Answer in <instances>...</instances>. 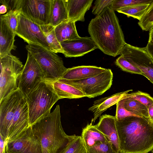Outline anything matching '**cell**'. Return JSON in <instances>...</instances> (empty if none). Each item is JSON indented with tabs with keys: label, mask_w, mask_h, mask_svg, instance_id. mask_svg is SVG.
<instances>
[{
	"label": "cell",
	"mask_w": 153,
	"mask_h": 153,
	"mask_svg": "<svg viewBox=\"0 0 153 153\" xmlns=\"http://www.w3.org/2000/svg\"><path fill=\"white\" fill-rule=\"evenodd\" d=\"M44 78V74L39 65L31 54L27 52V60L19 79V88L25 96Z\"/></svg>",
	"instance_id": "30bf717a"
},
{
	"label": "cell",
	"mask_w": 153,
	"mask_h": 153,
	"mask_svg": "<svg viewBox=\"0 0 153 153\" xmlns=\"http://www.w3.org/2000/svg\"><path fill=\"white\" fill-rule=\"evenodd\" d=\"M68 13V20L76 22H83L86 12L91 6L93 0H64Z\"/></svg>",
	"instance_id": "e0dca14e"
},
{
	"label": "cell",
	"mask_w": 153,
	"mask_h": 153,
	"mask_svg": "<svg viewBox=\"0 0 153 153\" xmlns=\"http://www.w3.org/2000/svg\"><path fill=\"white\" fill-rule=\"evenodd\" d=\"M26 48L40 66L45 75L44 79H59L67 70L62 58L53 52L34 44H28Z\"/></svg>",
	"instance_id": "8992f818"
},
{
	"label": "cell",
	"mask_w": 153,
	"mask_h": 153,
	"mask_svg": "<svg viewBox=\"0 0 153 153\" xmlns=\"http://www.w3.org/2000/svg\"><path fill=\"white\" fill-rule=\"evenodd\" d=\"M4 153H42L41 143L31 126L15 139L5 142Z\"/></svg>",
	"instance_id": "8fae6325"
},
{
	"label": "cell",
	"mask_w": 153,
	"mask_h": 153,
	"mask_svg": "<svg viewBox=\"0 0 153 153\" xmlns=\"http://www.w3.org/2000/svg\"><path fill=\"white\" fill-rule=\"evenodd\" d=\"M68 13L64 0H52L48 24L55 27L67 21Z\"/></svg>",
	"instance_id": "44dd1931"
},
{
	"label": "cell",
	"mask_w": 153,
	"mask_h": 153,
	"mask_svg": "<svg viewBox=\"0 0 153 153\" xmlns=\"http://www.w3.org/2000/svg\"><path fill=\"white\" fill-rule=\"evenodd\" d=\"M152 153H153V149L152 151Z\"/></svg>",
	"instance_id": "60d3db41"
},
{
	"label": "cell",
	"mask_w": 153,
	"mask_h": 153,
	"mask_svg": "<svg viewBox=\"0 0 153 153\" xmlns=\"http://www.w3.org/2000/svg\"><path fill=\"white\" fill-rule=\"evenodd\" d=\"M30 126L27 101L19 88L0 101V135L5 142L12 140Z\"/></svg>",
	"instance_id": "3957f363"
},
{
	"label": "cell",
	"mask_w": 153,
	"mask_h": 153,
	"mask_svg": "<svg viewBox=\"0 0 153 153\" xmlns=\"http://www.w3.org/2000/svg\"><path fill=\"white\" fill-rule=\"evenodd\" d=\"M63 153H86L81 136L76 135Z\"/></svg>",
	"instance_id": "f546056e"
},
{
	"label": "cell",
	"mask_w": 153,
	"mask_h": 153,
	"mask_svg": "<svg viewBox=\"0 0 153 153\" xmlns=\"http://www.w3.org/2000/svg\"><path fill=\"white\" fill-rule=\"evenodd\" d=\"M88 31L98 48L109 56L119 54L126 43L118 19L111 7L91 19Z\"/></svg>",
	"instance_id": "7a4b0ae2"
},
{
	"label": "cell",
	"mask_w": 153,
	"mask_h": 153,
	"mask_svg": "<svg viewBox=\"0 0 153 153\" xmlns=\"http://www.w3.org/2000/svg\"><path fill=\"white\" fill-rule=\"evenodd\" d=\"M153 0H114L111 7L115 11L120 8L134 5L150 4Z\"/></svg>",
	"instance_id": "1f68e13d"
},
{
	"label": "cell",
	"mask_w": 153,
	"mask_h": 153,
	"mask_svg": "<svg viewBox=\"0 0 153 153\" xmlns=\"http://www.w3.org/2000/svg\"><path fill=\"white\" fill-rule=\"evenodd\" d=\"M107 70L101 67L91 65H82L67 68L59 79L66 80H77L96 76Z\"/></svg>",
	"instance_id": "9a60e30c"
},
{
	"label": "cell",
	"mask_w": 153,
	"mask_h": 153,
	"mask_svg": "<svg viewBox=\"0 0 153 153\" xmlns=\"http://www.w3.org/2000/svg\"><path fill=\"white\" fill-rule=\"evenodd\" d=\"M148 112L149 118L153 123V105L148 107Z\"/></svg>",
	"instance_id": "8d00e7d4"
},
{
	"label": "cell",
	"mask_w": 153,
	"mask_h": 153,
	"mask_svg": "<svg viewBox=\"0 0 153 153\" xmlns=\"http://www.w3.org/2000/svg\"><path fill=\"white\" fill-rule=\"evenodd\" d=\"M138 23L143 30L150 31L153 28V1Z\"/></svg>",
	"instance_id": "4316f807"
},
{
	"label": "cell",
	"mask_w": 153,
	"mask_h": 153,
	"mask_svg": "<svg viewBox=\"0 0 153 153\" xmlns=\"http://www.w3.org/2000/svg\"><path fill=\"white\" fill-rule=\"evenodd\" d=\"M149 36L148 42H153V28L149 31Z\"/></svg>",
	"instance_id": "ab89813d"
},
{
	"label": "cell",
	"mask_w": 153,
	"mask_h": 153,
	"mask_svg": "<svg viewBox=\"0 0 153 153\" xmlns=\"http://www.w3.org/2000/svg\"><path fill=\"white\" fill-rule=\"evenodd\" d=\"M22 0H0L2 4L7 7V12L20 10V4Z\"/></svg>",
	"instance_id": "e575fe53"
},
{
	"label": "cell",
	"mask_w": 153,
	"mask_h": 153,
	"mask_svg": "<svg viewBox=\"0 0 153 153\" xmlns=\"http://www.w3.org/2000/svg\"><path fill=\"white\" fill-rule=\"evenodd\" d=\"M145 48L147 53L153 59V42H148Z\"/></svg>",
	"instance_id": "d590c367"
},
{
	"label": "cell",
	"mask_w": 153,
	"mask_h": 153,
	"mask_svg": "<svg viewBox=\"0 0 153 153\" xmlns=\"http://www.w3.org/2000/svg\"><path fill=\"white\" fill-rule=\"evenodd\" d=\"M114 0H96L94 3L92 12L97 16L100 14L106 7H111Z\"/></svg>",
	"instance_id": "d6a6232c"
},
{
	"label": "cell",
	"mask_w": 153,
	"mask_h": 153,
	"mask_svg": "<svg viewBox=\"0 0 153 153\" xmlns=\"http://www.w3.org/2000/svg\"><path fill=\"white\" fill-rule=\"evenodd\" d=\"M0 58L15 50L14 45L16 34L10 29L4 19L0 17Z\"/></svg>",
	"instance_id": "ffe728a7"
},
{
	"label": "cell",
	"mask_w": 153,
	"mask_h": 153,
	"mask_svg": "<svg viewBox=\"0 0 153 153\" xmlns=\"http://www.w3.org/2000/svg\"><path fill=\"white\" fill-rule=\"evenodd\" d=\"M0 101L18 89L23 65L19 59L11 53L0 58Z\"/></svg>",
	"instance_id": "52a82bcc"
},
{
	"label": "cell",
	"mask_w": 153,
	"mask_h": 153,
	"mask_svg": "<svg viewBox=\"0 0 153 153\" xmlns=\"http://www.w3.org/2000/svg\"><path fill=\"white\" fill-rule=\"evenodd\" d=\"M52 0H22L21 13L38 25L48 24Z\"/></svg>",
	"instance_id": "4fadbf2b"
},
{
	"label": "cell",
	"mask_w": 153,
	"mask_h": 153,
	"mask_svg": "<svg viewBox=\"0 0 153 153\" xmlns=\"http://www.w3.org/2000/svg\"><path fill=\"white\" fill-rule=\"evenodd\" d=\"M116 105L115 116L116 120H120L130 116H137L128 111L125 108L124 106V100L123 97L118 102Z\"/></svg>",
	"instance_id": "836d02e7"
},
{
	"label": "cell",
	"mask_w": 153,
	"mask_h": 153,
	"mask_svg": "<svg viewBox=\"0 0 153 153\" xmlns=\"http://www.w3.org/2000/svg\"><path fill=\"white\" fill-rule=\"evenodd\" d=\"M123 98L124 108L127 111L138 116L149 118L147 107L136 100L124 96Z\"/></svg>",
	"instance_id": "d4e9b609"
},
{
	"label": "cell",
	"mask_w": 153,
	"mask_h": 153,
	"mask_svg": "<svg viewBox=\"0 0 153 153\" xmlns=\"http://www.w3.org/2000/svg\"><path fill=\"white\" fill-rule=\"evenodd\" d=\"M16 34L28 44L39 45L50 50L39 25L27 18L21 13L19 16Z\"/></svg>",
	"instance_id": "7c38bea8"
},
{
	"label": "cell",
	"mask_w": 153,
	"mask_h": 153,
	"mask_svg": "<svg viewBox=\"0 0 153 153\" xmlns=\"http://www.w3.org/2000/svg\"><path fill=\"white\" fill-rule=\"evenodd\" d=\"M150 4H139L122 8L117 11L126 15L128 17H131L139 21L145 14Z\"/></svg>",
	"instance_id": "484cf974"
},
{
	"label": "cell",
	"mask_w": 153,
	"mask_h": 153,
	"mask_svg": "<svg viewBox=\"0 0 153 153\" xmlns=\"http://www.w3.org/2000/svg\"><path fill=\"white\" fill-rule=\"evenodd\" d=\"M60 106L31 126L39 140L42 153H63L76 136L67 135L62 128Z\"/></svg>",
	"instance_id": "277c9868"
},
{
	"label": "cell",
	"mask_w": 153,
	"mask_h": 153,
	"mask_svg": "<svg viewBox=\"0 0 153 153\" xmlns=\"http://www.w3.org/2000/svg\"><path fill=\"white\" fill-rule=\"evenodd\" d=\"M0 153H4L5 145V141L3 138L0 136Z\"/></svg>",
	"instance_id": "74e56055"
},
{
	"label": "cell",
	"mask_w": 153,
	"mask_h": 153,
	"mask_svg": "<svg viewBox=\"0 0 153 153\" xmlns=\"http://www.w3.org/2000/svg\"><path fill=\"white\" fill-rule=\"evenodd\" d=\"M113 74L110 69L96 76L77 80L58 79L70 84L82 91L85 97H95L101 95L111 87L113 81Z\"/></svg>",
	"instance_id": "ba28073f"
},
{
	"label": "cell",
	"mask_w": 153,
	"mask_h": 153,
	"mask_svg": "<svg viewBox=\"0 0 153 153\" xmlns=\"http://www.w3.org/2000/svg\"><path fill=\"white\" fill-rule=\"evenodd\" d=\"M42 80L52 88L59 99L79 98L85 97L83 93L76 88L58 80L43 79Z\"/></svg>",
	"instance_id": "2e32d148"
},
{
	"label": "cell",
	"mask_w": 153,
	"mask_h": 153,
	"mask_svg": "<svg viewBox=\"0 0 153 153\" xmlns=\"http://www.w3.org/2000/svg\"><path fill=\"white\" fill-rule=\"evenodd\" d=\"M25 97L30 126L49 114L53 106L59 100L52 88L42 80Z\"/></svg>",
	"instance_id": "5b68a950"
},
{
	"label": "cell",
	"mask_w": 153,
	"mask_h": 153,
	"mask_svg": "<svg viewBox=\"0 0 153 153\" xmlns=\"http://www.w3.org/2000/svg\"><path fill=\"white\" fill-rule=\"evenodd\" d=\"M86 150V153H119L107 138L96 141Z\"/></svg>",
	"instance_id": "cb8c5ba5"
},
{
	"label": "cell",
	"mask_w": 153,
	"mask_h": 153,
	"mask_svg": "<svg viewBox=\"0 0 153 153\" xmlns=\"http://www.w3.org/2000/svg\"><path fill=\"white\" fill-rule=\"evenodd\" d=\"M120 153H148L153 149V123L149 118L130 116L116 119Z\"/></svg>",
	"instance_id": "6da1fadb"
},
{
	"label": "cell",
	"mask_w": 153,
	"mask_h": 153,
	"mask_svg": "<svg viewBox=\"0 0 153 153\" xmlns=\"http://www.w3.org/2000/svg\"><path fill=\"white\" fill-rule=\"evenodd\" d=\"M7 9L6 6L2 4L0 7V14H3L7 13Z\"/></svg>",
	"instance_id": "f35d334b"
},
{
	"label": "cell",
	"mask_w": 153,
	"mask_h": 153,
	"mask_svg": "<svg viewBox=\"0 0 153 153\" xmlns=\"http://www.w3.org/2000/svg\"><path fill=\"white\" fill-rule=\"evenodd\" d=\"M39 26L49 45L50 51L55 53H63V49L55 34V27L49 24Z\"/></svg>",
	"instance_id": "603a6c76"
},
{
	"label": "cell",
	"mask_w": 153,
	"mask_h": 153,
	"mask_svg": "<svg viewBox=\"0 0 153 153\" xmlns=\"http://www.w3.org/2000/svg\"><path fill=\"white\" fill-rule=\"evenodd\" d=\"M21 13L20 9L16 10L7 12L5 14L1 16L15 33L18 24L19 16Z\"/></svg>",
	"instance_id": "83f0119b"
},
{
	"label": "cell",
	"mask_w": 153,
	"mask_h": 153,
	"mask_svg": "<svg viewBox=\"0 0 153 153\" xmlns=\"http://www.w3.org/2000/svg\"><path fill=\"white\" fill-rule=\"evenodd\" d=\"M66 57L81 56L98 48L90 37H79L60 43Z\"/></svg>",
	"instance_id": "5bb4252c"
},
{
	"label": "cell",
	"mask_w": 153,
	"mask_h": 153,
	"mask_svg": "<svg viewBox=\"0 0 153 153\" xmlns=\"http://www.w3.org/2000/svg\"><path fill=\"white\" fill-rule=\"evenodd\" d=\"M55 34L60 43L80 37L77 32L74 22L68 20L55 27Z\"/></svg>",
	"instance_id": "7402d4cb"
},
{
	"label": "cell",
	"mask_w": 153,
	"mask_h": 153,
	"mask_svg": "<svg viewBox=\"0 0 153 153\" xmlns=\"http://www.w3.org/2000/svg\"><path fill=\"white\" fill-rule=\"evenodd\" d=\"M119 54L139 68L141 75L153 84V59L145 47H137L126 43Z\"/></svg>",
	"instance_id": "9c48e42d"
},
{
	"label": "cell",
	"mask_w": 153,
	"mask_h": 153,
	"mask_svg": "<svg viewBox=\"0 0 153 153\" xmlns=\"http://www.w3.org/2000/svg\"><path fill=\"white\" fill-rule=\"evenodd\" d=\"M115 63L123 71L132 74H142V72L139 68L130 62L122 55L116 59Z\"/></svg>",
	"instance_id": "4dcf8cb0"
},
{
	"label": "cell",
	"mask_w": 153,
	"mask_h": 153,
	"mask_svg": "<svg viewBox=\"0 0 153 153\" xmlns=\"http://www.w3.org/2000/svg\"><path fill=\"white\" fill-rule=\"evenodd\" d=\"M95 126L114 145L119 152V141L115 116L105 114L102 116Z\"/></svg>",
	"instance_id": "ac0fdd59"
},
{
	"label": "cell",
	"mask_w": 153,
	"mask_h": 153,
	"mask_svg": "<svg viewBox=\"0 0 153 153\" xmlns=\"http://www.w3.org/2000/svg\"><path fill=\"white\" fill-rule=\"evenodd\" d=\"M124 97L136 100L148 108L153 105V97L149 94L140 91L128 93Z\"/></svg>",
	"instance_id": "f1b7e54d"
},
{
	"label": "cell",
	"mask_w": 153,
	"mask_h": 153,
	"mask_svg": "<svg viewBox=\"0 0 153 153\" xmlns=\"http://www.w3.org/2000/svg\"><path fill=\"white\" fill-rule=\"evenodd\" d=\"M132 89L117 93L108 97L101 98L95 101L88 110L94 113V118L91 123L94 122L102 114L111 106L117 104L118 102Z\"/></svg>",
	"instance_id": "d6986e66"
}]
</instances>
